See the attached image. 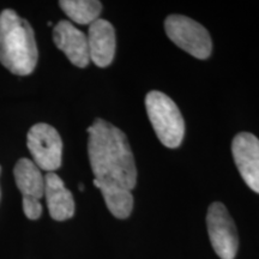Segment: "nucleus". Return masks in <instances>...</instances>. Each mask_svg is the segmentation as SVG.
Returning <instances> with one entry per match:
<instances>
[{
    "label": "nucleus",
    "mask_w": 259,
    "mask_h": 259,
    "mask_svg": "<svg viewBox=\"0 0 259 259\" xmlns=\"http://www.w3.org/2000/svg\"><path fill=\"white\" fill-rule=\"evenodd\" d=\"M87 132L95 187L100 191L134 190L137 184V168L124 132L103 119H96Z\"/></svg>",
    "instance_id": "obj_1"
},
{
    "label": "nucleus",
    "mask_w": 259,
    "mask_h": 259,
    "mask_svg": "<svg viewBox=\"0 0 259 259\" xmlns=\"http://www.w3.org/2000/svg\"><path fill=\"white\" fill-rule=\"evenodd\" d=\"M37 58L31 25L14 10H4L0 14V63L10 72L28 76L36 67Z\"/></svg>",
    "instance_id": "obj_2"
},
{
    "label": "nucleus",
    "mask_w": 259,
    "mask_h": 259,
    "mask_svg": "<svg viewBox=\"0 0 259 259\" xmlns=\"http://www.w3.org/2000/svg\"><path fill=\"white\" fill-rule=\"evenodd\" d=\"M145 108L155 134L164 147H180L185 135V121L176 102L166 94L153 90L145 97Z\"/></svg>",
    "instance_id": "obj_3"
},
{
    "label": "nucleus",
    "mask_w": 259,
    "mask_h": 259,
    "mask_svg": "<svg viewBox=\"0 0 259 259\" xmlns=\"http://www.w3.org/2000/svg\"><path fill=\"white\" fill-rule=\"evenodd\" d=\"M164 30L178 47L197 59H208L212 42L209 31L186 16L170 15L164 21Z\"/></svg>",
    "instance_id": "obj_4"
},
{
    "label": "nucleus",
    "mask_w": 259,
    "mask_h": 259,
    "mask_svg": "<svg viewBox=\"0 0 259 259\" xmlns=\"http://www.w3.org/2000/svg\"><path fill=\"white\" fill-rule=\"evenodd\" d=\"M27 145L32 162L42 170L53 173L61 166L63 142L53 126L40 122L29 130Z\"/></svg>",
    "instance_id": "obj_5"
},
{
    "label": "nucleus",
    "mask_w": 259,
    "mask_h": 259,
    "mask_svg": "<svg viewBox=\"0 0 259 259\" xmlns=\"http://www.w3.org/2000/svg\"><path fill=\"white\" fill-rule=\"evenodd\" d=\"M206 226L212 248L221 259H234L239 247L235 223L222 203H212L206 213Z\"/></svg>",
    "instance_id": "obj_6"
},
{
    "label": "nucleus",
    "mask_w": 259,
    "mask_h": 259,
    "mask_svg": "<svg viewBox=\"0 0 259 259\" xmlns=\"http://www.w3.org/2000/svg\"><path fill=\"white\" fill-rule=\"evenodd\" d=\"M232 154L242 179L252 191L259 193V139L250 132L236 135Z\"/></svg>",
    "instance_id": "obj_7"
},
{
    "label": "nucleus",
    "mask_w": 259,
    "mask_h": 259,
    "mask_svg": "<svg viewBox=\"0 0 259 259\" xmlns=\"http://www.w3.org/2000/svg\"><path fill=\"white\" fill-rule=\"evenodd\" d=\"M53 40L74 66H88L90 61L88 38L83 31L70 22L60 21L53 29Z\"/></svg>",
    "instance_id": "obj_8"
},
{
    "label": "nucleus",
    "mask_w": 259,
    "mask_h": 259,
    "mask_svg": "<svg viewBox=\"0 0 259 259\" xmlns=\"http://www.w3.org/2000/svg\"><path fill=\"white\" fill-rule=\"evenodd\" d=\"M88 38L90 60L96 66L107 67L115 56V30L106 19L99 18L89 25Z\"/></svg>",
    "instance_id": "obj_9"
},
{
    "label": "nucleus",
    "mask_w": 259,
    "mask_h": 259,
    "mask_svg": "<svg viewBox=\"0 0 259 259\" xmlns=\"http://www.w3.org/2000/svg\"><path fill=\"white\" fill-rule=\"evenodd\" d=\"M45 198L48 211L56 221H65L73 216L74 200L72 193L65 186L64 181L56 173L45 177Z\"/></svg>",
    "instance_id": "obj_10"
},
{
    "label": "nucleus",
    "mask_w": 259,
    "mask_h": 259,
    "mask_svg": "<svg viewBox=\"0 0 259 259\" xmlns=\"http://www.w3.org/2000/svg\"><path fill=\"white\" fill-rule=\"evenodd\" d=\"M14 176L23 198L40 200L45 197V177L32 160L21 158L16 163Z\"/></svg>",
    "instance_id": "obj_11"
},
{
    "label": "nucleus",
    "mask_w": 259,
    "mask_h": 259,
    "mask_svg": "<svg viewBox=\"0 0 259 259\" xmlns=\"http://www.w3.org/2000/svg\"><path fill=\"white\" fill-rule=\"evenodd\" d=\"M59 5L73 22L82 25L94 23L102 10V4L96 0H61Z\"/></svg>",
    "instance_id": "obj_12"
},
{
    "label": "nucleus",
    "mask_w": 259,
    "mask_h": 259,
    "mask_svg": "<svg viewBox=\"0 0 259 259\" xmlns=\"http://www.w3.org/2000/svg\"><path fill=\"white\" fill-rule=\"evenodd\" d=\"M107 208L116 219H127L134 209V196L131 191L111 189L101 191Z\"/></svg>",
    "instance_id": "obj_13"
},
{
    "label": "nucleus",
    "mask_w": 259,
    "mask_h": 259,
    "mask_svg": "<svg viewBox=\"0 0 259 259\" xmlns=\"http://www.w3.org/2000/svg\"><path fill=\"white\" fill-rule=\"evenodd\" d=\"M23 211L29 220H37L41 218L42 205L37 199L23 198Z\"/></svg>",
    "instance_id": "obj_14"
},
{
    "label": "nucleus",
    "mask_w": 259,
    "mask_h": 259,
    "mask_svg": "<svg viewBox=\"0 0 259 259\" xmlns=\"http://www.w3.org/2000/svg\"><path fill=\"white\" fill-rule=\"evenodd\" d=\"M79 190L80 191H84V186L82 185V184H80V185H79Z\"/></svg>",
    "instance_id": "obj_15"
}]
</instances>
